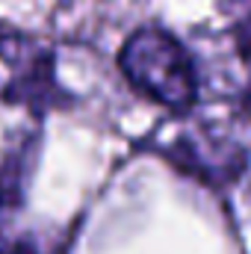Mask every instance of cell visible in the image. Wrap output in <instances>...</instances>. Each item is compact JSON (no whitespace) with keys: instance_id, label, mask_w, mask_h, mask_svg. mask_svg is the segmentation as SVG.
<instances>
[{"instance_id":"obj_2","label":"cell","mask_w":251,"mask_h":254,"mask_svg":"<svg viewBox=\"0 0 251 254\" xmlns=\"http://www.w3.org/2000/svg\"><path fill=\"white\" fill-rule=\"evenodd\" d=\"M39 148L42 110L12 89L0 92V222L21 210Z\"/></svg>"},{"instance_id":"obj_4","label":"cell","mask_w":251,"mask_h":254,"mask_svg":"<svg viewBox=\"0 0 251 254\" xmlns=\"http://www.w3.org/2000/svg\"><path fill=\"white\" fill-rule=\"evenodd\" d=\"M0 60H6L15 74L9 89L27 98L30 104H36L42 113L48 107H60V101H65L63 86L54 77V57L30 36L0 27Z\"/></svg>"},{"instance_id":"obj_1","label":"cell","mask_w":251,"mask_h":254,"mask_svg":"<svg viewBox=\"0 0 251 254\" xmlns=\"http://www.w3.org/2000/svg\"><path fill=\"white\" fill-rule=\"evenodd\" d=\"M119 65L139 92L175 113H189L198 101V71L192 54L166 30H136L122 48Z\"/></svg>"},{"instance_id":"obj_3","label":"cell","mask_w":251,"mask_h":254,"mask_svg":"<svg viewBox=\"0 0 251 254\" xmlns=\"http://www.w3.org/2000/svg\"><path fill=\"white\" fill-rule=\"evenodd\" d=\"M166 154L213 187L237 181L246 169V145L216 125H192L169 142Z\"/></svg>"}]
</instances>
